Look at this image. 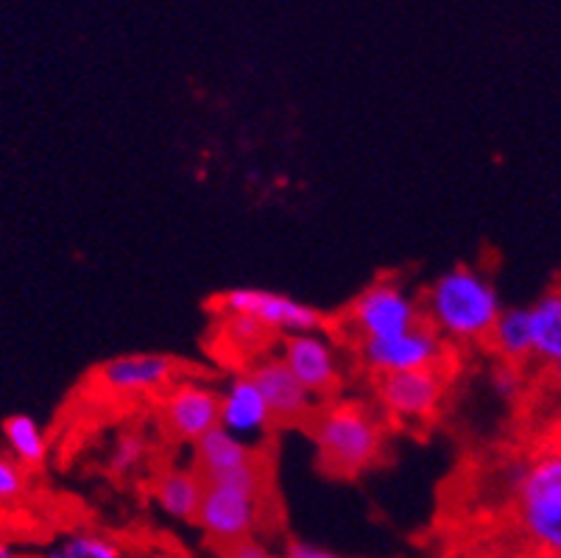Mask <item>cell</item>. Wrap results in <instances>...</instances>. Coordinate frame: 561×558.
I'll return each instance as SVG.
<instances>
[{
    "instance_id": "1",
    "label": "cell",
    "mask_w": 561,
    "mask_h": 558,
    "mask_svg": "<svg viewBox=\"0 0 561 558\" xmlns=\"http://www.w3.org/2000/svg\"><path fill=\"white\" fill-rule=\"evenodd\" d=\"M503 307L492 276L469 263L433 276L422 294V316L450 346L486 344Z\"/></svg>"
},
{
    "instance_id": "2",
    "label": "cell",
    "mask_w": 561,
    "mask_h": 558,
    "mask_svg": "<svg viewBox=\"0 0 561 558\" xmlns=\"http://www.w3.org/2000/svg\"><path fill=\"white\" fill-rule=\"evenodd\" d=\"M316 460L330 478H355L366 472L382 455L386 430L382 422L360 402H330L308 419Z\"/></svg>"
},
{
    "instance_id": "3",
    "label": "cell",
    "mask_w": 561,
    "mask_h": 558,
    "mask_svg": "<svg viewBox=\"0 0 561 558\" xmlns=\"http://www.w3.org/2000/svg\"><path fill=\"white\" fill-rule=\"evenodd\" d=\"M265 505V464L263 458L221 475L204 480V498L198 505L196 525L204 539L218 550L234 542L252 539L263 522Z\"/></svg>"
},
{
    "instance_id": "4",
    "label": "cell",
    "mask_w": 561,
    "mask_h": 558,
    "mask_svg": "<svg viewBox=\"0 0 561 558\" xmlns=\"http://www.w3.org/2000/svg\"><path fill=\"white\" fill-rule=\"evenodd\" d=\"M514 516L525 539L548 558H561V447H548L512 478Z\"/></svg>"
},
{
    "instance_id": "5",
    "label": "cell",
    "mask_w": 561,
    "mask_h": 558,
    "mask_svg": "<svg viewBox=\"0 0 561 558\" xmlns=\"http://www.w3.org/2000/svg\"><path fill=\"white\" fill-rule=\"evenodd\" d=\"M422 321V299L397 276L369 283L346 307V324L358 341L400 335Z\"/></svg>"
},
{
    "instance_id": "6",
    "label": "cell",
    "mask_w": 561,
    "mask_h": 558,
    "mask_svg": "<svg viewBox=\"0 0 561 558\" xmlns=\"http://www.w3.org/2000/svg\"><path fill=\"white\" fill-rule=\"evenodd\" d=\"M216 316H252L274 338L324 330V314L319 307L268 288H229L210 301Z\"/></svg>"
},
{
    "instance_id": "7",
    "label": "cell",
    "mask_w": 561,
    "mask_h": 558,
    "mask_svg": "<svg viewBox=\"0 0 561 558\" xmlns=\"http://www.w3.org/2000/svg\"><path fill=\"white\" fill-rule=\"evenodd\" d=\"M180 377H185V366L180 357L165 352H124L106 357L93 372L95 388L117 402L162 397Z\"/></svg>"
},
{
    "instance_id": "8",
    "label": "cell",
    "mask_w": 561,
    "mask_h": 558,
    "mask_svg": "<svg viewBox=\"0 0 561 558\" xmlns=\"http://www.w3.org/2000/svg\"><path fill=\"white\" fill-rule=\"evenodd\" d=\"M450 344L427 321L391 338H364L358 341V357L366 372L375 377L416 372V368H442Z\"/></svg>"
},
{
    "instance_id": "9",
    "label": "cell",
    "mask_w": 561,
    "mask_h": 558,
    "mask_svg": "<svg viewBox=\"0 0 561 558\" xmlns=\"http://www.w3.org/2000/svg\"><path fill=\"white\" fill-rule=\"evenodd\" d=\"M450 380L442 368H416L382 375L375 383V397L386 417L402 424H422L433 419L447 397Z\"/></svg>"
},
{
    "instance_id": "10",
    "label": "cell",
    "mask_w": 561,
    "mask_h": 558,
    "mask_svg": "<svg viewBox=\"0 0 561 558\" xmlns=\"http://www.w3.org/2000/svg\"><path fill=\"white\" fill-rule=\"evenodd\" d=\"M160 419L168 436L180 444H193L207 436L213 428L221 424V402L218 388L193 377H180L168 386L160 397Z\"/></svg>"
},
{
    "instance_id": "11",
    "label": "cell",
    "mask_w": 561,
    "mask_h": 558,
    "mask_svg": "<svg viewBox=\"0 0 561 558\" xmlns=\"http://www.w3.org/2000/svg\"><path fill=\"white\" fill-rule=\"evenodd\" d=\"M279 357L297 375V380L313 394V399H333L344 380V363L333 338L324 330L299 332L283 338Z\"/></svg>"
},
{
    "instance_id": "12",
    "label": "cell",
    "mask_w": 561,
    "mask_h": 558,
    "mask_svg": "<svg viewBox=\"0 0 561 558\" xmlns=\"http://www.w3.org/2000/svg\"><path fill=\"white\" fill-rule=\"evenodd\" d=\"M249 375L263 391L265 402L272 408L274 424L294 428V424H308L316 411V399L297 375L290 372L279 355H263L249 363Z\"/></svg>"
},
{
    "instance_id": "13",
    "label": "cell",
    "mask_w": 561,
    "mask_h": 558,
    "mask_svg": "<svg viewBox=\"0 0 561 558\" xmlns=\"http://www.w3.org/2000/svg\"><path fill=\"white\" fill-rule=\"evenodd\" d=\"M218 402H221V428L238 439L254 444L274 428L272 408L254 377L249 375V368L234 372L224 386H218Z\"/></svg>"
},
{
    "instance_id": "14",
    "label": "cell",
    "mask_w": 561,
    "mask_h": 558,
    "mask_svg": "<svg viewBox=\"0 0 561 558\" xmlns=\"http://www.w3.org/2000/svg\"><path fill=\"white\" fill-rule=\"evenodd\" d=\"M204 498V478L193 467H165L151 480V500L162 516L193 525Z\"/></svg>"
},
{
    "instance_id": "15",
    "label": "cell",
    "mask_w": 561,
    "mask_h": 558,
    "mask_svg": "<svg viewBox=\"0 0 561 558\" xmlns=\"http://www.w3.org/2000/svg\"><path fill=\"white\" fill-rule=\"evenodd\" d=\"M193 464L191 467L202 475L204 480L221 478V475L234 472V469L247 467V464H254L260 460V449L254 447L247 439H238L234 433L224 430L221 424L213 428L207 436L198 439L193 444Z\"/></svg>"
},
{
    "instance_id": "16",
    "label": "cell",
    "mask_w": 561,
    "mask_h": 558,
    "mask_svg": "<svg viewBox=\"0 0 561 558\" xmlns=\"http://www.w3.org/2000/svg\"><path fill=\"white\" fill-rule=\"evenodd\" d=\"M0 439H3V449L18 460L25 472H37L48 464L50 444L48 433L43 424L28 413H14L0 428Z\"/></svg>"
},
{
    "instance_id": "17",
    "label": "cell",
    "mask_w": 561,
    "mask_h": 558,
    "mask_svg": "<svg viewBox=\"0 0 561 558\" xmlns=\"http://www.w3.org/2000/svg\"><path fill=\"white\" fill-rule=\"evenodd\" d=\"M489 350L503 363H525L534 357V338H530L528 307L512 305L503 307L497 324L489 332Z\"/></svg>"
},
{
    "instance_id": "18",
    "label": "cell",
    "mask_w": 561,
    "mask_h": 558,
    "mask_svg": "<svg viewBox=\"0 0 561 558\" xmlns=\"http://www.w3.org/2000/svg\"><path fill=\"white\" fill-rule=\"evenodd\" d=\"M534 357L548 366L561 363V288L545 291L528 305Z\"/></svg>"
},
{
    "instance_id": "19",
    "label": "cell",
    "mask_w": 561,
    "mask_h": 558,
    "mask_svg": "<svg viewBox=\"0 0 561 558\" xmlns=\"http://www.w3.org/2000/svg\"><path fill=\"white\" fill-rule=\"evenodd\" d=\"M39 558H126V553L115 536L79 525L45 542Z\"/></svg>"
},
{
    "instance_id": "20",
    "label": "cell",
    "mask_w": 561,
    "mask_h": 558,
    "mask_svg": "<svg viewBox=\"0 0 561 558\" xmlns=\"http://www.w3.org/2000/svg\"><path fill=\"white\" fill-rule=\"evenodd\" d=\"M151 458V442L140 430H126L112 442L110 453H106V469L112 478H131L146 467V460Z\"/></svg>"
},
{
    "instance_id": "21",
    "label": "cell",
    "mask_w": 561,
    "mask_h": 558,
    "mask_svg": "<svg viewBox=\"0 0 561 558\" xmlns=\"http://www.w3.org/2000/svg\"><path fill=\"white\" fill-rule=\"evenodd\" d=\"M221 319V335L227 341V346L232 350H247V361H257L265 355L268 344L274 341V335L265 330L260 321H254L252 316H218Z\"/></svg>"
},
{
    "instance_id": "22",
    "label": "cell",
    "mask_w": 561,
    "mask_h": 558,
    "mask_svg": "<svg viewBox=\"0 0 561 558\" xmlns=\"http://www.w3.org/2000/svg\"><path fill=\"white\" fill-rule=\"evenodd\" d=\"M28 494V472L0 447V511H14Z\"/></svg>"
},
{
    "instance_id": "23",
    "label": "cell",
    "mask_w": 561,
    "mask_h": 558,
    "mask_svg": "<svg viewBox=\"0 0 561 558\" xmlns=\"http://www.w3.org/2000/svg\"><path fill=\"white\" fill-rule=\"evenodd\" d=\"M489 388H492V394L500 402H506V406L517 402L525 391L523 372H519L517 363H494V368L489 372Z\"/></svg>"
},
{
    "instance_id": "24",
    "label": "cell",
    "mask_w": 561,
    "mask_h": 558,
    "mask_svg": "<svg viewBox=\"0 0 561 558\" xmlns=\"http://www.w3.org/2000/svg\"><path fill=\"white\" fill-rule=\"evenodd\" d=\"M283 558H346L341 553L330 550V547L319 545V542L308 539H288L285 542Z\"/></svg>"
},
{
    "instance_id": "25",
    "label": "cell",
    "mask_w": 561,
    "mask_h": 558,
    "mask_svg": "<svg viewBox=\"0 0 561 558\" xmlns=\"http://www.w3.org/2000/svg\"><path fill=\"white\" fill-rule=\"evenodd\" d=\"M221 558H274V556L268 553V547H265L257 536H252V539L234 542V545L224 547Z\"/></svg>"
},
{
    "instance_id": "26",
    "label": "cell",
    "mask_w": 561,
    "mask_h": 558,
    "mask_svg": "<svg viewBox=\"0 0 561 558\" xmlns=\"http://www.w3.org/2000/svg\"><path fill=\"white\" fill-rule=\"evenodd\" d=\"M0 558H20V553L14 550L12 542L3 539V536H0Z\"/></svg>"
},
{
    "instance_id": "27",
    "label": "cell",
    "mask_w": 561,
    "mask_h": 558,
    "mask_svg": "<svg viewBox=\"0 0 561 558\" xmlns=\"http://www.w3.org/2000/svg\"><path fill=\"white\" fill-rule=\"evenodd\" d=\"M550 377H553L556 388L561 391V363H553V366H550Z\"/></svg>"
}]
</instances>
